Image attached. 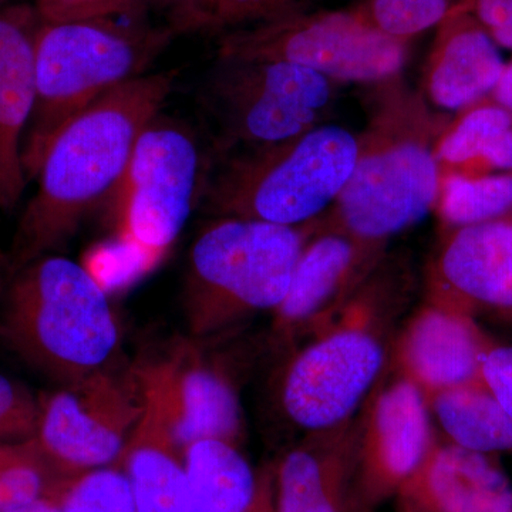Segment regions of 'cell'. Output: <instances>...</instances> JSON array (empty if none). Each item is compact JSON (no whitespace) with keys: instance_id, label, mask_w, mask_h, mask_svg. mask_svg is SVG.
Listing matches in <instances>:
<instances>
[{"instance_id":"6da1fadb","label":"cell","mask_w":512,"mask_h":512,"mask_svg":"<svg viewBox=\"0 0 512 512\" xmlns=\"http://www.w3.org/2000/svg\"><path fill=\"white\" fill-rule=\"evenodd\" d=\"M174 82L173 73L144 74L101 97L62 128L43 158L36 194L3 254L5 279L62 247L90 211L110 200L138 137L160 116Z\"/></svg>"},{"instance_id":"7a4b0ae2","label":"cell","mask_w":512,"mask_h":512,"mask_svg":"<svg viewBox=\"0 0 512 512\" xmlns=\"http://www.w3.org/2000/svg\"><path fill=\"white\" fill-rule=\"evenodd\" d=\"M450 120L396 76L377 84L355 167L325 224L373 247L423 220L436 207V143Z\"/></svg>"},{"instance_id":"3957f363","label":"cell","mask_w":512,"mask_h":512,"mask_svg":"<svg viewBox=\"0 0 512 512\" xmlns=\"http://www.w3.org/2000/svg\"><path fill=\"white\" fill-rule=\"evenodd\" d=\"M0 343L62 384L114 367L120 329L100 282L84 266L45 255L5 279Z\"/></svg>"},{"instance_id":"277c9868","label":"cell","mask_w":512,"mask_h":512,"mask_svg":"<svg viewBox=\"0 0 512 512\" xmlns=\"http://www.w3.org/2000/svg\"><path fill=\"white\" fill-rule=\"evenodd\" d=\"M109 18L43 22L36 37V103L22 146L28 181L36 178L62 128L101 97L144 72L170 45L168 26Z\"/></svg>"},{"instance_id":"5b68a950","label":"cell","mask_w":512,"mask_h":512,"mask_svg":"<svg viewBox=\"0 0 512 512\" xmlns=\"http://www.w3.org/2000/svg\"><path fill=\"white\" fill-rule=\"evenodd\" d=\"M357 148L348 128L320 124L281 143L234 151L210 165L201 201L218 218L308 224L335 204Z\"/></svg>"},{"instance_id":"8992f818","label":"cell","mask_w":512,"mask_h":512,"mask_svg":"<svg viewBox=\"0 0 512 512\" xmlns=\"http://www.w3.org/2000/svg\"><path fill=\"white\" fill-rule=\"evenodd\" d=\"M315 221L299 227L218 218L188 259L184 313L194 339L210 338L258 312L275 311L291 286Z\"/></svg>"},{"instance_id":"52a82bcc","label":"cell","mask_w":512,"mask_h":512,"mask_svg":"<svg viewBox=\"0 0 512 512\" xmlns=\"http://www.w3.org/2000/svg\"><path fill=\"white\" fill-rule=\"evenodd\" d=\"M205 167L190 128L157 116L138 137L121 183L107 204L121 245L140 272L156 268L201 201Z\"/></svg>"},{"instance_id":"ba28073f","label":"cell","mask_w":512,"mask_h":512,"mask_svg":"<svg viewBox=\"0 0 512 512\" xmlns=\"http://www.w3.org/2000/svg\"><path fill=\"white\" fill-rule=\"evenodd\" d=\"M379 299L375 292L350 299L289 359L281 403L296 426L311 433L352 419L379 382L387 357Z\"/></svg>"},{"instance_id":"9c48e42d","label":"cell","mask_w":512,"mask_h":512,"mask_svg":"<svg viewBox=\"0 0 512 512\" xmlns=\"http://www.w3.org/2000/svg\"><path fill=\"white\" fill-rule=\"evenodd\" d=\"M338 83L305 67L274 60L218 62L204 84V104L218 157L301 136L325 124Z\"/></svg>"},{"instance_id":"30bf717a","label":"cell","mask_w":512,"mask_h":512,"mask_svg":"<svg viewBox=\"0 0 512 512\" xmlns=\"http://www.w3.org/2000/svg\"><path fill=\"white\" fill-rule=\"evenodd\" d=\"M409 40L387 35L365 9L302 12L222 35L218 57L274 60L336 83H383L399 76Z\"/></svg>"},{"instance_id":"8fae6325","label":"cell","mask_w":512,"mask_h":512,"mask_svg":"<svg viewBox=\"0 0 512 512\" xmlns=\"http://www.w3.org/2000/svg\"><path fill=\"white\" fill-rule=\"evenodd\" d=\"M143 412L133 370L114 366L43 396L33 439L56 473L73 478L119 463Z\"/></svg>"},{"instance_id":"7c38bea8","label":"cell","mask_w":512,"mask_h":512,"mask_svg":"<svg viewBox=\"0 0 512 512\" xmlns=\"http://www.w3.org/2000/svg\"><path fill=\"white\" fill-rule=\"evenodd\" d=\"M359 414L356 497L360 508L394 497L436 444L430 409L417 384L397 372L377 383Z\"/></svg>"},{"instance_id":"4fadbf2b","label":"cell","mask_w":512,"mask_h":512,"mask_svg":"<svg viewBox=\"0 0 512 512\" xmlns=\"http://www.w3.org/2000/svg\"><path fill=\"white\" fill-rule=\"evenodd\" d=\"M141 392L160 407L181 447L202 439L239 444L244 417L231 377L192 340L131 367Z\"/></svg>"},{"instance_id":"5bb4252c","label":"cell","mask_w":512,"mask_h":512,"mask_svg":"<svg viewBox=\"0 0 512 512\" xmlns=\"http://www.w3.org/2000/svg\"><path fill=\"white\" fill-rule=\"evenodd\" d=\"M303 248L284 301L275 309L274 332L288 345L328 326L366 282L379 247L322 222Z\"/></svg>"},{"instance_id":"9a60e30c","label":"cell","mask_w":512,"mask_h":512,"mask_svg":"<svg viewBox=\"0 0 512 512\" xmlns=\"http://www.w3.org/2000/svg\"><path fill=\"white\" fill-rule=\"evenodd\" d=\"M429 302L512 311V215L451 228L430 264Z\"/></svg>"},{"instance_id":"2e32d148","label":"cell","mask_w":512,"mask_h":512,"mask_svg":"<svg viewBox=\"0 0 512 512\" xmlns=\"http://www.w3.org/2000/svg\"><path fill=\"white\" fill-rule=\"evenodd\" d=\"M35 5L0 9V210L18 205L25 191L22 138L36 103V37L42 26Z\"/></svg>"},{"instance_id":"e0dca14e","label":"cell","mask_w":512,"mask_h":512,"mask_svg":"<svg viewBox=\"0 0 512 512\" xmlns=\"http://www.w3.org/2000/svg\"><path fill=\"white\" fill-rule=\"evenodd\" d=\"M491 346L470 313L429 302L397 340L394 367L429 399L441 390L481 379Z\"/></svg>"},{"instance_id":"ac0fdd59","label":"cell","mask_w":512,"mask_h":512,"mask_svg":"<svg viewBox=\"0 0 512 512\" xmlns=\"http://www.w3.org/2000/svg\"><path fill=\"white\" fill-rule=\"evenodd\" d=\"M357 436V416L306 434L279 464L276 512H357Z\"/></svg>"},{"instance_id":"d6986e66","label":"cell","mask_w":512,"mask_h":512,"mask_svg":"<svg viewBox=\"0 0 512 512\" xmlns=\"http://www.w3.org/2000/svg\"><path fill=\"white\" fill-rule=\"evenodd\" d=\"M399 512H512V485L490 454L434 444L394 495Z\"/></svg>"},{"instance_id":"ffe728a7","label":"cell","mask_w":512,"mask_h":512,"mask_svg":"<svg viewBox=\"0 0 512 512\" xmlns=\"http://www.w3.org/2000/svg\"><path fill=\"white\" fill-rule=\"evenodd\" d=\"M436 28L424 73L426 99L460 111L490 97L505 67L493 37L464 10H451Z\"/></svg>"},{"instance_id":"44dd1931","label":"cell","mask_w":512,"mask_h":512,"mask_svg":"<svg viewBox=\"0 0 512 512\" xmlns=\"http://www.w3.org/2000/svg\"><path fill=\"white\" fill-rule=\"evenodd\" d=\"M143 399V416L119 461L136 511L192 512L183 447L157 403L146 394Z\"/></svg>"},{"instance_id":"7402d4cb","label":"cell","mask_w":512,"mask_h":512,"mask_svg":"<svg viewBox=\"0 0 512 512\" xmlns=\"http://www.w3.org/2000/svg\"><path fill=\"white\" fill-rule=\"evenodd\" d=\"M440 178L512 173V113L491 97L458 111L436 143Z\"/></svg>"},{"instance_id":"603a6c76","label":"cell","mask_w":512,"mask_h":512,"mask_svg":"<svg viewBox=\"0 0 512 512\" xmlns=\"http://www.w3.org/2000/svg\"><path fill=\"white\" fill-rule=\"evenodd\" d=\"M183 454L192 512L248 510L259 477L239 451V444L202 439L185 446Z\"/></svg>"},{"instance_id":"cb8c5ba5","label":"cell","mask_w":512,"mask_h":512,"mask_svg":"<svg viewBox=\"0 0 512 512\" xmlns=\"http://www.w3.org/2000/svg\"><path fill=\"white\" fill-rule=\"evenodd\" d=\"M426 400L450 443L490 456L512 450V421L483 379L441 390Z\"/></svg>"},{"instance_id":"d4e9b609","label":"cell","mask_w":512,"mask_h":512,"mask_svg":"<svg viewBox=\"0 0 512 512\" xmlns=\"http://www.w3.org/2000/svg\"><path fill=\"white\" fill-rule=\"evenodd\" d=\"M311 0H173L168 28L175 35H214L306 12Z\"/></svg>"},{"instance_id":"484cf974","label":"cell","mask_w":512,"mask_h":512,"mask_svg":"<svg viewBox=\"0 0 512 512\" xmlns=\"http://www.w3.org/2000/svg\"><path fill=\"white\" fill-rule=\"evenodd\" d=\"M436 207L451 228L508 217L512 215V173L448 175L441 180Z\"/></svg>"},{"instance_id":"4316f807","label":"cell","mask_w":512,"mask_h":512,"mask_svg":"<svg viewBox=\"0 0 512 512\" xmlns=\"http://www.w3.org/2000/svg\"><path fill=\"white\" fill-rule=\"evenodd\" d=\"M62 512H137L130 481L120 464L73 477L60 503Z\"/></svg>"},{"instance_id":"83f0119b","label":"cell","mask_w":512,"mask_h":512,"mask_svg":"<svg viewBox=\"0 0 512 512\" xmlns=\"http://www.w3.org/2000/svg\"><path fill=\"white\" fill-rule=\"evenodd\" d=\"M461 0H369L365 12L387 35L412 40L439 25Z\"/></svg>"},{"instance_id":"f1b7e54d","label":"cell","mask_w":512,"mask_h":512,"mask_svg":"<svg viewBox=\"0 0 512 512\" xmlns=\"http://www.w3.org/2000/svg\"><path fill=\"white\" fill-rule=\"evenodd\" d=\"M40 419V399L28 387L0 373V443L33 439Z\"/></svg>"},{"instance_id":"f546056e","label":"cell","mask_w":512,"mask_h":512,"mask_svg":"<svg viewBox=\"0 0 512 512\" xmlns=\"http://www.w3.org/2000/svg\"><path fill=\"white\" fill-rule=\"evenodd\" d=\"M134 0H36L35 8L43 22L109 18L136 8Z\"/></svg>"},{"instance_id":"4dcf8cb0","label":"cell","mask_w":512,"mask_h":512,"mask_svg":"<svg viewBox=\"0 0 512 512\" xmlns=\"http://www.w3.org/2000/svg\"><path fill=\"white\" fill-rule=\"evenodd\" d=\"M454 9L471 13L498 46L512 52V0H461Z\"/></svg>"},{"instance_id":"1f68e13d","label":"cell","mask_w":512,"mask_h":512,"mask_svg":"<svg viewBox=\"0 0 512 512\" xmlns=\"http://www.w3.org/2000/svg\"><path fill=\"white\" fill-rule=\"evenodd\" d=\"M481 379L512 421V346H491L484 357Z\"/></svg>"},{"instance_id":"d6a6232c","label":"cell","mask_w":512,"mask_h":512,"mask_svg":"<svg viewBox=\"0 0 512 512\" xmlns=\"http://www.w3.org/2000/svg\"><path fill=\"white\" fill-rule=\"evenodd\" d=\"M245 512H276L274 485L268 473L259 476L254 501Z\"/></svg>"},{"instance_id":"836d02e7","label":"cell","mask_w":512,"mask_h":512,"mask_svg":"<svg viewBox=\"0 0 512 512\" xmlns=\"http://www.w3.org/2000/svg\"><path fill=\"white\" fill-rule=\"evenodd\" d=\"M490 97L512 113V60L505 63L504 72Z\"/></svg>"},{"instance_id":"e575fe53","label":"cell","mask_w":512,"mask_h":512,"mask_svg":"<svg viewBox=\"0 0 512 512\" xmlns=\"http://www.w3.org/2000/svg\"><path fill=\"white\" fill-rule=\"evenodd\" d=\"M29 440L16 443H0V476L28 450Z\"/></svg>"},{"instance_id":"d590c367","label":"cell","mask_w":512,"mask_h":512,"mask_svg":"<svg viewBox=\"0 0 512 512\" xmlns=\"http://www.w3.org/2000/svg\"><path fill=\"white\" fill-rule=\"evenodd\" d=\"M63 493L49 495V497L40 498V500L35 501V503L25 505V507H19L15 508V510L3 512H62L60 503H62Z\"/></svg>"},{"instance_id":"8d00e7d4","label":"cell","mask_w":512,"mask_h":512,"mask_svg":"<svg viewBox=\"0 0 512 512\" xmlns=\"http://www.w3.org/2000/svg\"><path fill=\"white\" fill-rule=\"evenodd\" d=\"M0 278L5 279V259H3V254H0Z\"/></svg>"},{"instance_id":"74e56055","label":"cell","mask_w":512,"mask_h":512,"mask_svg":"<svg viewBox=\"0 0 512 512\" xmlns=\"http://www.w3.org/2000/svg\"><path fill=\"white\" fill-rule=\"evenodd\" d=\"M13 5L12 0H0V9L6 8V6Z\"/></svg>"},{"instance_id":"f35d334b","label":"cell","mask_w":512,"mask_h":512,"mask_svg":"<svg viewBox=\"0 0 512 512\" xmlns=\"http://www.w3.org/2000/svg\"><path fill=\"white\" fill-rule=\"evenodd\" d=\"M134 2H136V5H138V3L144 2V0H134Z\"/></svg>"}]
</instances>
